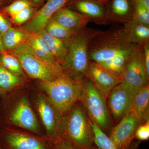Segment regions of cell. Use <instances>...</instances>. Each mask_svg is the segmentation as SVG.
<instances>
[{
    "label": "cell",
    "instance_id": "obj_16",
    "mask_svg": "<svg viewBox=\"0 0 149 149\" xmlns=\"http://www.w3.org/2000/svg\"><path fill=\"white\" fill-rule=\"evenodd\" d=\"M132 0H111L106 8L107 24H124L132 19Z\"/></svg>",
    "mask_w": 149,
    "mask_h": 149
},
{
    "label": "cell",
    "instance_id": "obj_33",
    "mask_svg": "<svg viewBox=\"0 0 149 149\" xmlns=\"http://www.w3.org/2000/svg\"><path fill=\"white\" fill-rule=\"evenodd\" d=\"M14 0H13V1ZM30 3L32 6L38 8L42 5L44 3L45 0H27Z\"/></svg>",
    "mask_w": 149,
    "mask_h": 149
},
{
    "label": "cell",
    "instance_id": "obj_21",
    "mask_svg": "<svg viewBox=\"0 0 149 149\" xmlns=\"http://www.w3.org/2000/svg\"><path fill=\"white\" fill-rule=\"evenodd\" d=\"M37 33L45 41L51 53L61 65L66 54V48L64 40L51 36L44 29Z\"/></svg>",
    "mask_w": 149,
    "mask_h": 149
},
{
    "label": "cell",
    "instance_id": "obj_15",
    "mask_svg": "<svg viewBox=\"0 0 149 149\" xmlns=\"http://www.w3.org/2000/svg\"><path fill=\"white\" fill-rule=\"evenodd\" d=\"M4 140L9 149H50L42 139L19 131L6 132Z\"/></svg>",
    "mask_w": 149,
    "mask_h": 149
},
{
    "label": "cell",
    "instance_id": "obj_28",
    "mask_svg": "<svg viewBox=\"0 0 149 149\" xmlns=\"http://www.w3.org/2000/svg\"><path fill=\"white\" fill-rule=\"evenodd\" d=\"M132 19L142 24L149 26V10L133 0Z\"/></svg>",
    "mask_w": 149,
    "mask_h": 149
},
{
    "label": "cell",
    "instance_id": "obj_10",
    "mask_svg": "<svg viewBox=\"0 0 149 149\" xmlns=\"http://www.w3.org/2000/svg\"><path fill=\"white\" fill-rule=\"evenodd\" d=\"M149 78L144 63L143 49L140 45L125 65L121 81L140 89L149 84Z\"/></svg>",
    "mask_w": 149,
    "mask_h": 149
},
{
    "label": "cell",
    "instance_id": "obj_27",
    "mask_svg": "<svg viewBox=\"0 0 149 149\" xmlns=\"http://www.w3.org/2000/svg\"><path fill=\"white\" fill-rule=\"evenodd\" d=\"M32 4L27 0H14L10 3L1 7L0 11L10 19L22 10Z\"/></svg>",
    "mask_w": 149,
    "mask_h": 149
},
{
    "label": "cell",
    "instance_id": "obj_37",
    "mask_svg": "<svg viewBox=\"0 0 149 149\" xmlns=\"http://www.w3.org/2000/svg\"><path fill=\"white\" fill-rule=\"evenodd\" d=\"M97 1L103 3L104 2L106 1H108V0H97Z\"/></svg>",
    "mask_w": 149,
    "mask_h": 149
},
{
    "label": "cell",
    "instance_id": "obj_4",
    "mask_svg": "<svg viewBox=\"0 0 149 149\" xmlns=\"http://www.w3.org/2000/svg\"><path fill=\"white\" fill-rule=\"evenodd\" d=\"M81 82L65 72L53 81H39V86L48 100L62 114H66L79 101Z\"/></svg>",
    "mask_w": 149,
    "mask_h": 149
},
{
    "label": "cell",
    "instance_id": "obj_31",
    "mask_svg": "<svg viewBox=\"0 0 149 149\" xmlns=\"http://www.w3.org/2000/svg\"><path fill=\"white\" fill-rule=\"evenodd\" d=\"M53 149H75L64 139H61L53 144Z\"/></svg>",
    "mask_w": 149,
    "mask_h": 149
},
{
    "label": "cell",
    "instance_id": "obj_38",
    "mask_svg": "<svg viewBox=\"0 0 149 149\" xmlns=\"http://www.w3.org/2000/svg\"><path fill=\"white\" fill-rule=\"evenodd\" d=\"M0 149H3L2 148H1V147H0Z\"/></svg>",
    "mask_w": 149,
    "mask_h": 149
},
{
    "label": "cell",
    "instance_id": "obj_19",
    "mask_svg": "<svg viewBox=\"0 0 149 149\" xmlns=\"http://www.w3.org/2000/svg\"><path fill=\"white\" fill-rule=\"evenodd\" d=\"M123 25L124 32L131 42L140 45L149 42V26L133 19Z\"/></svg>",
    "mask_w": 149,
    "mask_h": 149
},
{
    "label": "cell",
    "instance_id": "obj_22",
    "mask_svg": "<svg viewBox=\"0 0 149 149\" xmlns=\"http://www.w3.org/2000/svg\"><path fill=\"white\" fill-rule=\"evenodd\" d=\"M26 77L17 76L0 65V95L16 89L25 82Z\"/></svg>",
    "mask_w": 149,
    "mask_h": 149
},
{
    "label": "cell",
    "instance_id": "obj_36",
    "mask_svg": "<svg viewBox=\"0 0 149 149\" xmlns=\"http://www.w3.org/2000/svg\"><path fill=\"white\" fill-rule=\"evenodd\" d=\"M6 52L5 50L3 48V46L2 42L1 40V36L0 35V53H1L4 52Z\"/></svg>",
    "mask_w": 149,
    "mask_h": 149
},
{
    "label": "cell",
    "instance_id": "obj_3",
    "mask_svg": "<svg viewBox=\"0 0 149 149\" xmlns=\"http://www.w3.org/2000/svg\"><path fill=\"white\" fill-rule=\"evenodd\" d=\"M62 139L75 149H100L94 142L91 120L79 101L65 114Z\"/></svg>",
    "mask_w": 149,
    "mask_h": 149
},
{
    "label": "cell",
    "instance_id": "obj_29",
    "mask_svg": "<svg viewBox=\"0 0 149 149\" xmlns=\"http://www.w3.org/2000/svg\"><path fill=\"white\" fill-rule=\"evenodd\" d=\"M135 138L140 141H146L149 140V120L139 125L136 130Z\"/></svg>",
    "mask_w": 149,
    "mask_h": 149
},
{
    "label": "cell",
    "instance_id": "obj_6",
    "mask_svg": "<svg viewBox=\"0 0 149 149\" xmlns=\"http://www.w3.org/2000/svg\"><path fill=\"white\" fill-rule=\"evenodd\" d=\"M106 100L88 78H83L81 82L79 101L91 122L97 125L105 133L111 130V125Z\"/></svg>",
    "mask_w": 149,
    "mask_h": 149
},
{
    "label": "cell",
    "instance_id": "obj_23",
    "mask_svg": "<svg viewBox=\"0 0 149 149\" xmlns=\"http://www.w3.org/2000/svg\"><path fill=\"white\" fill-rule=\"evenodd\" d=\"M0 65L15 75L26 77L19 61L11 54L7 52L0 53Z\"/></svg>",
    "mask_w": 149,
    "mask_h": 149
},
{
    "label": "cell",
    "instance_id": "obj_25",
    "mask_svg": "<svg viewBox=\"0 0 149 149\" xmlns=\"http://www.w3.org/2000/svg\"><path fill=\"white\" fill-rule=\"evenodd\" d=\"M94 134V142L100 149H118L109 137L97 125L91 122Z\"/></svg>",
    "mask_w": 149,
    "mask_h": 149
},
{
    "label": "cell",
    "instance_id": "obj_7",
    "mask_svg": "<svg viewBox=\"0 0 149 149\" xmlns=\"http://www.w3.org/2000/svg\"><path fill=\"white\" fill-rule=\"evenodd\" d=\"M35 103L48 139L54 144L62 139L65 115L59 112L47 98L41 94L37 95Z\"/></svg>",
    "mask_w": 149,
    "mask_h": 149
},
{
    "label": "cell",
    "instance_id": "obj_9",
    "mask_svg": "<svg viewBox=\"0 0 149 149\" xmlns=\"http://www.w3.org/2000/svg\"><path fill=\"white\" fill-rule=\"evenodd\" d=\"M136 116L128 111L110 132V139L118 149H134L131 143L135 138L136 129L142 124Z\"/></svg>",
    "mask_w": 149,
    "mask_h": 149
},
{
    "label": "cell",
    "instance_id": "obj_24",
    "mask_svg": "<svg viewBox=\"0 0 149 149\" xmlns=\"http://www.w3.org/2000/svg\"><path fill=\"white\" fill-rule=\"evenodd\" d=\"M44 29L49 35L62 40H65L76 32L64 27L52 17L47 22Z\"/></svg>",
    "mask_w": 149,
    "mask_h": 149
},
{
    "label": "cell",
    "instance_id": "obj_17",
    "mask_svg": "<svg viewBox=\"0 0 149 149\" xmlns=\"http://www.w3.org/2000/svg\"><path fill=\"white\" fill-rule=\"evenodd\" d=\"M52 17L64 27L75 32L84 29L91 22L86 17L65 6L57 10Z\"/></svg>",
    "mask_w": 149,
    "mask_h": 149
},
{
    "label": "cell",
    "instance_id": "obj_2",
    "mask_svg": "<svg viewBox=\"0 0 149 149\" xmlns=\"http://www.w3.org/2000/svg\"><path fill=\"white\" fill-rule=\"evenodd\" d=\"M98 30L86 27L63 40L66 54L61 65L65 72L74 80L81 81L85 77L90 61L89 45Z\"/></svg>",
    "mask_w": 149,
    "mask_h": 149
},
{
    "label": "cell",
    "instance_id": "obj_26",
    "mask_svg": "<svg viewBox=\"0 0 149 149\" xmlns=\"http://www.w3.org/2000/svg\"><path fill=\"white\" fill-rule=\"evenodd\" d=\"M38 9L36 7L29 6L22 10L10 19L13 26L21 27L32 18Z\"/></svg>",
    "mask_w": 149,
    "mask_h": 149
},
{
    "label": "cell",
    "instance_id": "obj_1",
    "mask_svg": "<svg viewBox=\"0 0 149 149\" xmlns=\"http://www.w3.org/2000/svg\"><path fill=\"white\" fill-rule=\"evenodd\" d=\"M140 45L128 39L123 27L98 30L90 42V61L97 63L121 80L125 65Z\"/></svg>",
    "mask_w": 149,
    "mask_h": 149
},
{
    "label": "cell",
    "instance_id": "obj_13",
    "mask_svg": "<svg viewBox=\"0 0 149 149\" xmlns=\"http://www.w3.org/2000/svg\"><path fill=\"white\" fill-rule=\"evenodd\" d=\"M69 0H47L43 6L38 9L29 21L21 26L29 34L37 33L45 28L48 20L60 8L65 6Z\"/></svg>",
    "mask_w": 149,
    "mask_h": 149
},
{
    "label": "cell",
    "instance_id": "obj_35",
    "mask_svg": "<svg viewBox=\"0 0 149 149\" xmlns=\"http://www.w3.org/2000/svg\"><path fill=\"white\" fill-rule=\"evenodd\" d=\"M13 1V0H0V6L1 7L5 6L10 3Z\"/></svg>",
    "mask_w": 149,
    "mask_h": 149
},
{
    "label": "cell",
    "instance_id": "obj_32",
    "mask_svg": "<svg viewBox=\"0 0 149 149\" xmlns=\"http://www.w3.org/2000/svg\"><path fill=\"white\" fill-rule=\"evenodd\" d=\"M143 58L147 74L149 75V42L143 45Z\"/></svg>",
    "mask_w": 149,
    "mask_h": 149
},
{
    "label": "cell",
    "instance_id": "obj_34",
    "mask_svg": "<svg viewBox=\"0 0 149 149\" xmlns=\"http://www.w3.org/2000/svg\"><path fill=\"white\" fill-rule=\"evenodd\" d=\"M133 1L135 2L142 5L146 8L149 10V0H133Z\"/></svg>",
    "mask_w": 149,
    "mask_h": 149
},
{
    "label": "cell",
    "instance_id": "obj_30",
    "mask_svg": "<svg viewBox=\"0 0 149 149\" xmlns=\"http://www.w3.org/2000/svg\"><path fill=\"white\" fill-rule=\"evenodd\" d=\"M13 26V25L10 19L0 11V35H3Z\"/></svg>",
    "mask_w": 149,
    "mask_h": 149
},
{
    "label": "cell",
    "instance_id": "obj_12",
    "mask_svg": "<svg viewBox=\"0 0 149 149\" xmlns=\"http://www.w3.org/2000/svg\"><path fill=\"white\" fill-rule=\"evenodd\" d=\"M85 77L92 82L107 100L112 89L121 83L120 78L100 65L92 61L89 63Z\"/></svg>",
    "mask_w": 149,
    "mask_h": 149
},
{
    "label": "cell",
    "instance_id": "obj_11",
    "mask_svg": "<svg viewBox=\"0 0 149 149\" xmlns=\"http://www.w3.org/2000/svg\"><path fill=\"white\" fill-rule=\"evenodd\" d=\"M7 120L13 125L36 134L40 133L37 116L26 96L19 99L8 113Z\"/></svg>",
    "mask_w": 149,
    "mask_h": 149
},
{
    "label": "cell",
    "instance_id": "obj_14",
    "mask_svg": "<svg viewBox=\"0 0 149 149\" xmlns=\"http://www.w3.org/2000/svg\"><path fill=\"white\" fill-rule=\"evenodd\" d=\"M65 6L97 24H107L106 8L97 0H69Z\"/></svg>",
    "mask_w": 149,
    "mask_h": 149
},
{
    "label": "cell",
    "instance_id": "obj_5",
    "mask_svg": "<svg viewBox=\"0 0 149 149\" xmlns=\"http://www.w3.org/2000/svg\"><path fill=\"white\" fill-rule=\"evenodd\" d=\"M8 53L16 57L25 74L30 78L50 82L64 73L63 68L59 63H50L39 58L27 44H22Z\"/></svg>",
    "mask_w": 149,
    "mask_h": 149
},
{
    "label": "cell",
    "instance_id": "obj_20",
    "mask_svg": "<svg viewBox=\"0 0 149 149\" xmlns=\"http://www.w3.org/2000/svg\"><path fill=\"white\" fill-rule=\"evenodd\" d=\"M1 36L4 49L8 52L22 44H26L29 33L20 27L13 26Z\"/></svg>",
    "mask_w": 149,
    "mask_h": 149
},
{
    "label": "cell",
    "instance_id": "obj_8",
    "mask_svg": "<svg viewBox=\"0 0 149 149\" xmlns=\"http://www.w3.org/2000/svg\"><path fill=\"white\" fill-rule=\"evenodd\" d=\"M139 89L124 83L115 87L107 97L109 110L116 122L128 111Z\"/></svg>",
    "mask_w": 149,
    "mask_h": 149
},
{
    "label": "cell",
    "instance_id": "obj_18",
    "mask_svg": "<svg viewBox=\"0 0 149 149\" xmlns=\"http://www.w3.org/2000/svg\"><path fill=\"white\" fill-rule=\"evenodd\" d=\"M149 84L139 89L134 97L129 111L144 123L149 120Z\"/></svg>",
    "mask_w": 149,
    "mask_h": 149
}]
</instances>
